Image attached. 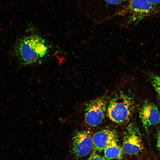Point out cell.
<instances>
[{"mask_svg": "<svg viewBox=\"0 0 160 160\" xmlns=\"http://www.w3.org/2000/svg\"><path fill=\"white\" fill-rule=\"evenodd\" d=\"M45 41L40 36L33 34L20 39L14 47V53L22 64L28 65L40 60L47 52Z\"/></svg>", "mask_w": 160, "mask_h": 160, "instance_id": "cell-1", "label": "cell"}, {"mask_svg": "<svg viewBox=\"0 0 160 160\" xmlns=\"http://www.w3.org/2000/svg\"><path fill=\"white\" fill-rule=\"evenodd\" d=\"M134 108V102L132 97L121 92L110 101L106 110L107 115L113 122L123 124L130 119Z\"/></svg>", "mask_w": 160, "mask_h": 160, "instance_id": "cell-2", "label": "cell"}, {"mask_svg": "<svg viewBox=\"0 0 160 160\" xmlns=\"http://www.w3.org/2000/svg\"><path fill=\"white\" fill-rule=\"evenodd\" d=\"M108 103L107 97L102 96L92 100L86 104L84 119L87 125L95 127L101 123L105 116Z\"/></svg>", "mask_w": 160, "mask_h": 160, "instance_id": "cell-3", "label": "cell"}, {"mask_svg": "<svg viewBox=\"0 0 160 160\" xmlns=\"http://www.w3.org/2000/svg\"><path fill=\"white\" fill-rule=\"evenodd\" d=\"M92 136L88 130H78L74 132L72 138V151L76 158L84 157L92 152Z\"/></svg>", "mask_w": 160, "mask_h": 160, "instance_id": "cell-4", "label": "cell"}, {"mask_svg": "<svg viewBox=\"0 0 160 160\" xmlns=\"http://www.w3.org/2000/svg\"><path fill=\"white\" fill-rule=\"evenodd\" d=\"M153 5L147 0H131L125 9L128 24H136L154 11Z\"/></svg>", "mask_w": 160, "mask_h": 160, "instance_id": "cell-5", "label": "cell"}, {"mask_svg": "<svg viewBox=\"0 0 160 160\" xmlns=\"http://www.w3.org/2000/svg\"><path fill=\"white\" fill-rule=\"evenodd\" d=\"M139 133L134 125L132 124L129 125L125 133L121 148L124 153L135 155L143 149L142 140Z\"/></svg>", "mask_w": 160, "mask_h": 160, "instance_id": "cell-6", "label": "cell"}, {"mask_svg": "<svg viewBox=\"0 0 160 160\" xmlns=\"http://www.w3.org/2000/svg\"><path fill=\"white\" fill-rule=\"evenodd\" d=\"M139 116L146 130L160 122V113L156 106L149 102L145 103L139 112Z\"/></svg>", "mask_w": 160, "mask_h": 160, "instance_id": "cell-7", "label": "cell"}, {"mask_svg": "<svg viewBox=\"0 0 160 160\" xmlns=\"http://www.w3.org/2000/svg\"><path fill=\"white\" fill-rule=\"evenodd\" d=\"M116 137V132L110 129H105L97 132L92 136L93 150L97 152L103 151L108 143Z\"/></svg>", "mask_w": 160, "mask_h": 160, "instance_id": "cell-8", "label": "cell"}, {"mask_svg": "<svg viewBox=\"0 0 160 160\" xmlns=\"http://www.w3.org/2000/svg\"><path fill=\"white\" fill-rule=\"evenodd\" d=\"M103 151L104 156L108 160L119 159L122 150L118 143L117 137L111 140L107 144Z\"/></svg>", "mask_w": 160, "mask_h": 160, "instance_id": "cell-9", "label": "cell"}, {"mask_svg": "<svg viewBox=\"0 0 160 160\" xmlns=\"http://www.w3.org/2000/svg\"><path fill=\"white\" fill-rule=\"evenodd\" d=\"M149 76L153 86L160 97V76L152 73H150Z\"/></svg>", "mask_w": 160, "mask_h": 160, "instance_id": "cell-10", "label": "cell"}, {"mask_svg": "<svg viewBox=\"0 0 160 160\" xmlns=\"http://www.w3.org/2000/svg\"><path fill=\"white\" fill-rule=\"evenodd\" d=\"M86 160H109L102 156L97 152L93 150L88 158Z\"/></svg>", "mask_w": 160, "mask_h": 160, "instance_id": "cell-11", "label": "cell"}, {"mask_svg": "<svg viewBox=\"0 0 160 160\" xmlns=\"http://www.w3.org/2000/svg\"><path fill=\"white\" fill-rule=\"evenodd\" d=\"M108 3L110 4H117L127 0H104Z\"/></svg>", "mask_w": 160, "mask_h": 160, "instance_id": "cell-12", "label": "cell"}, {"mask_svg": "<svg viewBox=\"0 0 160 160\" xmlns=\"http://www.w3.org/2000/svg\"><path fill=\"white\" fill-rule=\"evenodd\" d=\"M157 138V145L160 152V130L158 132Z\"/></svg>", "mask_w": 160, "mask_h": 160, "instance_id": "cell-13", "label": "cell"}, {"mask_svg": "<svg viewBox=\"0 0 160 160\" xmlns=\"http://www.w3.org/2000/svg\"><path fill=\"white\" fill-rule=\"evenodd\" d=\"M153 5H157L160 4V0H147Z\"/></svg>", "mask_w": 160, "mask_h": 160, "instance_id": "cell-14", "label": "cell"}]
</instances>
